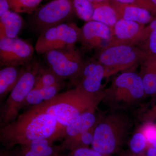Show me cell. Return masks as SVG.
Here are the masks:
<instances>
[{
  "instance_id": "cell-33",
  "label": "cell",
  "mask_w": 156,
  "mask_h": 156,
  "mask_svg": "<svg viewBox=\"0 0 156 156\" xmlns=\"http://www.w3.org/2000/svg\"><path fill=\"white\" fill-rule=\"evenodd\" d=\"M146 156H156V149L152 146L148 148L147 151Z\"/></svg>"
},
{
  "instance_id": "cell-3",
  "label": "cell",
  "mask_w": 156,
  "mask_h": 156,
  "mask_svg": "<svg viewBox=\"0 0 156 156\" xmlns=\"http://www.w3.org/2000/svg\"><path fill=\"white\" fill-rule=\"evenodd\" d=\"M133 125L129 116L119 112H113L98 119L91 145L92 149L105 156L119 151Z\"/></svg>"
},
{
  "instance_id": "cell-1",
  "label": "cell",
  "mask_w": 156,
  "mask_h": 156,
  "mask_svg": "<svg viewBox=\"0 0 156 156\" xmlns=\"http://www.w3.org/2000/svg\"><path fill=\"white\" fill-rule=\"evenodd\" d=\"M64 128L52 115L32 106L14 121L1 127L0 142L8 148L40 139L54 142L63 138Z\"/></svg>"
},
{
  "instance_id": "cell-5",
  "label": "cell",
  "mask_w": 156,
  "mask_h": 156,
  "mask_svg": "<svg viewBox=\"0 0 156 156\" xmlns=\"http://www.w3.org/2000/svg\"><path fill=\"white\" fill-rule=\"evenodd\" d=\"M96 59L105 69V77L142 63L147 57L144 50L136 45H110L98 50Z\"/></svg>"
},
{
  "instance_id": "cell-27",
  "label": "cell",
  "mask_w": 156,
  "mask_h": 156,
  "mask_svg": "<svg viewBox=\"0 0 156 156\" xmlns=\"http://www.w3.org/2000/svg\"><path fill=\"white\" fill-rule=\"evenodd\" d=\"M96 125L90 128L88 131L84 132L81 135L79 143L80 148H89V145H92L94 137V130Z\"/></svg>"
},
{
  "instance_id": "cell-13",
  "label": "cell",
  "mask_w": 156,
  "mask_h": 156,
  "mask_svg": "<svg viewBox=\"0 0 156 156\" xmlns=\"http://www.w3.org/2000/svg\"><path fill=\"white\" fill-rule=\"evenodd\" d=\"M96 111H88L80 116L72 124L65 127L64 141L62 145L63 148L71 151L79 147L81 135L95 126L98 119Z\"/></svg>"
},
{
  "instance_id": "cell-2",
  "label": "cell",
  "mask_w": 156,
  "mask_h": 156,
  "mask_svg": "<svg viewBox=\"0 0 156 156\" xmlns=\"http://www.w3.org/2000/svg\"><path fill=\"white\" fill-rule=\"evenodd\" d=\"M103 90L90 93L78 87L58 93L55 97L38 105L39 110L51 115L63 127L73 123L84 112L96 111L102 102Z\"/></svg>"
},
{
  "instance_id": "cell-23",
  "label": "cell",
  "mask_w": 156,
  "mask_h": 156,
  "mask_svg": "<svg viewBox=\"0 0 156 156\" xmlns=\"http://www.w3.org/2000/svg\"><path fill=\"white\" fill-rule=\"evenodd\" d=\"M75 14L84 21L92 20L94 8L93 4L89 0H72Z\"/></svg>"
},
{
  "instance_id": "cell-28",
  "label": "cell",
  "mask_w": 156,
  "mask_h": 156,
  "mask_svg": "<svg viewBox=\"0 0 156 156\" xmlns=\"http://www.w3.org/2000/svg\"><path fill=\"white\" fill-rule=\"evenodd\" d=\"M146 123L147 125L141 130L145 136L147 142L151 144L156 142V126L153 125L152 122Z\"/></svg>"
},
{
  "instance_id": "cell-32",
  "label": "cell",
  "mask_w": 156,
  "mask_h": 156,
  "mask_svg": "<svg viewBox=\"0 0 156 156\" xmlns=\"http://www.w3.org/2000/svg\"><path fill=\"white\" fill-rule=\"evenodd\" d=\"M9 9L10 6L7 0H0V17L10 11Z\"/></svg>"
},
{
  "instance_id": "cell-19",
  "label": "cell",
  "mask_w": 156,
  "mask_h": 156,
  "mask_svg": "<svg viewBox=\"0 0 156 156\" xmlns=\"http://www.w3.org/2000/svg\"><path fill=\"white\" fill-rule=\"evenodd\" d=\"M63 87L64 85H56L40 89L33 88L27 96L23 108L38 105L50 100L59 93Z\"/></svg>"
},
{
  "instance_id": "cell-22",
  "label": "cell",
  "mask_w": 156,
  "mask_h": 156,
  "mask_svg": "<svg viewBox=\"0 0 156 156\" xmlns=\"http://www.w3.org/2000/svg\"><path fill=\"white\" fill-rule=\"evenodd\" d=\"M64 85V80L58 76L52 70L41 68L37 76L34 89H40L56 86Z\"/></svg>"
},
{
  "instance_id": "cell-17",
  "label": "cell",
  "mask_w": 156,
  "mask_h": 156,
  "mask_svg": "<svg viewBox=\"0 0 156 156\" xmlns=\"http://www.w3.org/2000/svg\"><path fill=\"white\" fill-rule=\"evenodd\" d=\"M24 66H5L0 71L1 100L11 92L19 81L23 72Z\"/></svg>"
},
{
  "instance_id": "cell-35",
  "label": "cell",
  "mask_w": 156,
  "mask_h": 156,
  "mask_svg": "<svg viewBox=\"0 0 156 156\" xmlns=\"http://www.w3.org/2000/svg\"><path fill=\"white\" fill-rule=\"evenodd\" d=\"M0 156H14L12 155L11 154L9 153L6 151L1 152L0 154Z\"/></svg>"
},
{
  "instance_id": "cell-26",
  "label": "cell",
  "mask_w": 156,
  "mask_h": 156,
  "mask_svg": "<svg viewBox=\"0 0 156 156\" xmlns=\"http://www.w3.org/2000/svg\"><path fill=\"white\" fill-rule=\"evenodd\" d=\"M119 2L130 4L147 10L156 17V6L151 0H115Z\"/></svg>"
},
{
  "instance_id": "cell-12",
  "label": "cell",
  "mask_w": 156,
  "mask_h": 156,
  "mask_svg": "<svg viewBox=\"0 0 156 156\" xmlns=\"http://www.w3.org/2000/svg\"><path fill=\"white\" fill-rule=\"evenodd\" d=\"M105 77V69L97 59H91L85 62L80 73L72 83L78 87L92 93L101 92V82Z\"/></svg>"
},
{
  "instance_id": "cell-9",
  "label": "cell",
  "mask_w": 156,
  "mask_h": 156,
  "mask_svg": "<svg viewBox=\"0 0 156 156\" xmlns=\"http://www.w3.org/2000/svg\"><path fill=\"white\" fill-rule=\"evenodd\" d=\"M80 28L67 22L53 27L42 33L37 40L36 51L44 54L52 50L74 46L79 41Z\"/></svg>"
},
{
  "instance_id": "cell-7",
  "label": "cell",
  "mask_w": 156,
  "mask_h": 156,
  "mask_svg": "<svg viewBox=\"0 0 156 156\" xmlns=\"http://www.w3.org/2000/svg\"><path fill=\"white\" fill-rule=\"evenodd\" d=\"M74 14L72 0H53L36 11L30 19V27L41 35L53 27L69 22Z\"/></svg>"
},
{
  "instance_id": "cell-36",
  "label": "cell",
  "mask_w": 156,
  "mask_h": 156,
  "mask_svg": "<svg viewBox=\"0 0 156 156\" xmlns=\"http://www.w3.org/2000/svg\"><path fill=\"white\" fill-rule=\"evenodd\" d=\"M90 2L92 3L95 2H105V1H107L108 0H89Z\"/></svg>"
},
{
  "instance_id": "cell-31",
  "label": "cell",
  "mask_w": 156,
  "mask_h": 156,
  "mask_svg": "<svg viewBox=\"0 0 156 156\" xmlns=\"http://www.w3.org/2000/svg\"><path fill=\"white\" fill-rule=\"evenodd\" d=\"M156 120V105L145 112L142 117L143 122L146 123L152 122Z\"/></svg>"
},
{
  "instance_id": "cell-20",
  "label": "cell",
  "mask_w": 156,
  "mask_h": 156,
  "mask_svg": "<svg viewBox=\"0 0 156 156\" xmlns=\"http://www.w3.org/2000/svg\"><path fill=\"white\" fill-rule=\"evenodd\" d=\"M92 4L94 8L92 20L102 23L112 28L118 19L116 13L109 2V0Z\"/></svg>"
},
{
  "instance_id": "cell-10",
  "label": "cell",
  "mask_w": 156,
  "mask_h": 156,
  "mask_svg": "<svg viewBox=\"0 0 156 156\" xmlns=\"http://www.w3.org/2000/svg\"><path fill=\"white\" fill-rule=\"evenodd\" d=\"M34 53L32 45L22 39L6 37L0 40L1 66H24L30 62Z\"/></svg>"
},
{
  "instance_id": "cell-21",
  "label": "cell",
  "mask_w": 156,
  "mask_h": 156,
  "mask_svg": "<svg viewBox=\"0 0 156 156\" xmlns=\"http://www.w3.org/2000/svg\"><path fill=\"white\" fill-rule=\"evenodd\" d=\"M0 23H2L6 36L9 38H17L23 24V19L18 13L9 11L0 17Z\"/></svg>"
},
{
  "instance_id": "cell-38",
  "label": "cell",
  "mask_w": 156,
  "mask_h": 156,
  "mask_svg": "<svg viewBox=\"0 0 156 156\" xmlns=\"http://www.w3.org/2000/svg\"><path fill=\"white\" fill-rule=\"evenodd\" d=\"M151 145L156 149V142L154 143H153L152 144H151Z\"/></svg>"
},
{
  "instance_id": "cell-25",
  "label": "cell",
  "mask_w": 156,
  "mask_h": 156,
  "mask_svg": "<svg viewBox=\"0 0 156 156\" xmlns=\"http://www.w3.org/2000/svg\"><path fill=\"white\" fill-rule=\"evenodd\" d=\"M147 144V140L141 130L134 134L131 137L129 142V147L133 153L140 154L145 148Z\"/></svg>"
},
{
  "instance_id": "cell-4",
  "label": "cell",
  "mask_w": 156,
  "mask_h": 156,
  "mask_svg": "<svg viewBox=\"0 0 156 156\" xmlns=\"http://www.w3.org/2000/svg\"><path fill=\"white\" fill-rule=\"evenodd\" d=\"M146 95L140 75L127 72L119 75L103 90L102 102L115 110H122L136 106Z\"/></svg>"
},
{
  "instance_id": "cell-16",
  "label": "cell",
  "mask_w": 156,
  "mask_h": 156,
  "mask_svg": "<svg viewBox=\"0 0 156 156\" xmlns=\"http://www.w3.org/2000/svg\"><path fill=\"white\" fill-rule=\"evenodd\" d=\"M49 139L36 140L20 146L15 156H59L64 148L62 146L55 145Z\"/></svg>"
},
{
  "instance_id": "cell-37",
  "label": "cell",
  "mask_w": 156,
  "mask_h": 156,
  "mask_svg": "<svg viewBox=\"0 0 156 156\" xmlns=\"http://www.w3.org/2000/svg\"><path fill=\"white\" fill-rule=\"evenodd\" d=\"M124 156H138L137 154L132 153V154H126Z\"/></svg>"
},
{
  "instance_id": "cell-18",
  "label": "cell",
  "mask_w": 156,
  "mask_h": 156,
  "mask_svg": "<svg viewBox=\"0 0 156 156\" xmlns=\"http://www.w3.org/2000/svg\"><path fill=\"white\" fill-rule=\"evenodd\" d=\"M146 95L156 94V56H147L141 63V74Z\"/></svg>"
},
{
  "instance_id": "cell-6",
  "label": "cell",
  "mask_w": 156,
  "mask_h": 156,
  "mask_svg": "<svg viewBox=\"0 0 156 156\" xmlns=\"http://www.w3.org/2000/svg\"><path fill=\"white\" fill-rule=\"evenodd\" d=\"M41 69L36 62L24 66L23 72L16 86L10 92L9 97L1 110V127L16 119L27 96L33 89L37 76Z\"/></svg>"
},
{
  "instance_id": "cell-34",
  "label": "cell",
  "mask_w": 156,
  "mask_h": 156,
  "mask_svg": "<svg viewBox=\"0 0 156 156\" xmlns=\"http://www.w3.org/2000/svg\"><path fill=\"white\" fill-rule=\"evenodd\" d=\"M7 37L5 31L2 23H0V40Z\"/></svg>"
},
{
  "instance_id": "cell-11",
  "label": "cell",
  "mask_w": 156,
  "mask_h": 156,
  "mask_svg": "<svg viewBox=\"0 0 156 156\" xmlns=\"http://www.w3.org/2000/svg\"><path fill=\"white\" fill-rule=\"evenodd\" d=\"M112 31L102 23L91 20L80 28L79 41L88 49H102L108 46L112 39Z\"/></svg>"
},
{
  "instance_id": "cell-15",
  "label": "cell",
  "mask_w": 156,
  "mask_h": 156,
  "mask_svg": "<svg viewBox=\"0 0 156 156\" xmlns=\"http://www.w3.org/2000/svg\"><path fill=\"white\" fill-rule=\"evenodd\" d=\"M111 5L116 13L118 20L123 19L146 24L155 19L150 11L137 6L109 0Z\"/></svg>"
},
{
  "instance_id": "cell-14",
  "label": "cell",
  "mask_w": 156,
  "mask_h": 156,
  "mask_svg": "<svg viewBox=\"0 0 156 156\" xmlns=\"http://www.w3.org/2000/svg\"><path fill=\"white\" fill-rule=\"evenodd\" d=\"M145 24L121 19L112 28V39L108 46L131 44L136 45Z\"/></svg>"
},
{
  "instance_id": "cell-39",
  "label": "cell",
  "mask_w": 156,
  "mask_h": 156,
  "mask_svg": "<svg viewBox=\"0 0 156 156\" xmlns=\"http://www.w3.org/2000/svg\"><path fill=\"white\" fill-rule=\"evenodd\" d=\"M152 2L156 6V0H151Z\"/></svg>"
},
{
  "instance_id": "cell-30",
  "label": "cell",
  "mask_w": 156,
  "mask_h": 156,
  "mask_svg": "<svg viewBox=\"0 0 156 156\" xmlns=\"http://www.w3.org/2000/svg\"><path fill=\"white\" fill-rule=\"evenodd\" d=\"M154 31H156V18L153 20L151 22L149 25H148L144 29L138 38L136 45L138 44L140 42L146 40L150 34Z\"/></svg>"
},
{
  "instance_id": "cell-29",
  "label": "cell",
  "mask_w": 156,
  "mask_h": 156,
  "mask_svg": "<svg viewBox=\"0 0 156 156\" xmlns=\"http://www.w3.org/2000/svg\"><path fill=\"white\" fill-rule=\"evenodd\" d=\"M66 156H105L89 148H80L71 151Z\"/></svg>"
},
{
  "instance_id": "cell-8",
  "label": "cell",
  "mask_w": 156,
  "mask_h": 156,
  "mask_svg": "<svg viewBox=\"0 0 156 156\" xmlns=\"http://www.w3.org/2000/svg\"><path fill=\"white\" fill-rule=\"evenodd\" d=\"M49 68L62 80H73L80 73L85 62L75 45L45 53Z\"/></svg>"
},
{
  "instance_id": "cell-24",
  "label": "cell",
  "mask_w": 156,
  "mask_h": 156,
  "mask_svg": "<svg viewBox=\"0 0 156 156\" xmlns=\"http://www.w3.org/2000/svg\"><path fill=\"white\" fill-rule=\"evenodd\" d=\"M10 8L14 12L31 13L37 9L43 0H7Z\"/></svg>"
}]
</instances>
